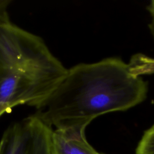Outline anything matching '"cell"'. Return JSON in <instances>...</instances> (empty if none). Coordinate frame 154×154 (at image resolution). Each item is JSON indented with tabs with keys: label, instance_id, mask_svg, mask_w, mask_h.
Returning <instances> with one entry per match:
<instances>
[{
	"label": "cell",
	"instance_id": "obj_3",
	"mask_svg": "<svg viewBox=\"0 0 154 154\" xmlns=\"http://www.w3.org/2000/svg\"><path fill=\"white\" fill-rule=\"evenodd\" d=\"M53 130L36 115L9 126L0 140V154H52Z\"/></svg>",
	"mask_w": 154,
	"mask_h": 154
},
{
	"label": "cell",
	"instance_id": "obj_5",
	"mask_svg": "<svg viewBox=\"0 0 154 154\" xmlns=\"http://www.w3.org/2000/svg\"><path fill=\"white\" fill-rule=\"evenodd\" d=\"M135 154H154V124L144 131L137 146Z\"/></svg>",
	"mask_w": 154,
	"mask_h": 154
},
{
	"label": "cell",
	"instance_id": "obj_2",
	"mask_svg": "<svg viewBox=\"0 0 154 154\" xmlns=\"http://www.w3.org/2000/svg\"><path fill=\"white\" fill-rule=\"evenodd\" d=\"M67 70L40 37L0 13V117L20 105L39 107Z\"/></svg>",
	"mask_w": 154,
	"mask_h": 154
},
{
	"label": "cell",
	"instance_id": "obj_4",
	"mask_svg": "<svg viewBox=\"0 0 154 154\" xmlns=\"http://www.w3.org/2000/svg\"><path fill=\"white\" fill-rule=\"evenodd\" d=\"M52 154H102L87 141L85 131L55 130L51 141Z\"/></svg>",
	"mask_w": 154,
	"mask_h": 154
},
{
	"label": "cell",
	"instance_id": "obj_1",
	"mask_svg": "<svg viewBox=\"0 0 154 154\" xmlns=\"http://www.w3.org/2000/svg\"><path fill=\"white\" fill-rule=\"evenodd\" d=\"M147 82L118 57L80 63L69 69L35 115L56 130H82L95 118L124 111L143 102Z\"/></svg>",
	"mask_w": 154,
	"mask_h": 154
},
{
	"label": "cell",
	"instance_id": "obj_6",
	"mask_svg": "<svg viewBox=\"0 0 154 154\" xmlns=\"http://www.w3.org/2000/svg\"><path fill=\"white\" fill-rule=\"evenodd\" d=\"M146 8L152 17L151 22L149 24V28L154 39V0L151 1L150 2L149 5L147 6Z\"/></svg>",
	"mask_w": 154,
	"mask_h": 154
},
{
	"label": "cell",
	"instance_id": "obj_7",
	"mask_svg": "<svg viewBox=\"0 0 154 154\" xmlns=\"http://www.w3.org/2000/svg\"><path fill=\"white\" fill-rule=\"evenodd\" d=\"M11 2V0H0V13L6 11V9Z\"/></svg>",
	"mask_w": 154,
	"mask_h": 154
}]
</instances>
